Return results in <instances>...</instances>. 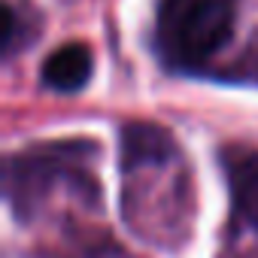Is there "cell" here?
Returning a JSON list of instances; mask_svg holds the SVG:
<instances>
[{
  "label": "cell",
  "mask_w": 258,
  "mask_h": 258,
  "mask_svg": "<svg viewBox=\"0 0 258 258\" xmlns=\"http://www.w3.org/2000/svg\"><path fill=\"white\" fill-rule=\"evenodd\" d=\"M234 34V0H161L155 52L167 70L207 67Z\"/></svg>",
  "instance_id": "1"
},
{
  "label": "cell",
  "mask_w": 258,
  "mask_h": 258,
  "mask_svg": "<svg viewBox=\"0 0 258 258\" xmlns=\"http://www.w3.org/2000/svg\"><path fill=\"white\" fill-rule=\"evenodd\" d=\"M222 167L237 213L258 231V152L243 146H228L222 152Z\"/></svg>",
  "instance_id": "2"
},
{
  "label": "cell",
  "mask_w": 258,
  "mask_h": 258,
  "mask_svg": "<svg viewBox=\"0 0 258 258\" xmlns=\"http://www.w3.org/2000/svg\"><path fill=\"white\" fill-rule=\"evenodd\" d=\"M94 70V58L82 43L58 46L43 64V82L58 94H76L88 85Z\"/></svg>",
  "instance_id": "3"
},
{
  "label": "cell",
  "mask_w": 258,
  "mask_h": 258,
  "mask_svg": "<svg viewBox=\"0 0 258 258\" xmlns=\"http://www.w3.org/2000/svg\"><path fill=\"white\" fill-rule=\"evenodd\" d=\"M243 70H246V73H240V76H249V79H255V82H258V49L252 52V58H249V64H246Z\"/></svg>",
  "instance_id": "4"
}]
</instances>
